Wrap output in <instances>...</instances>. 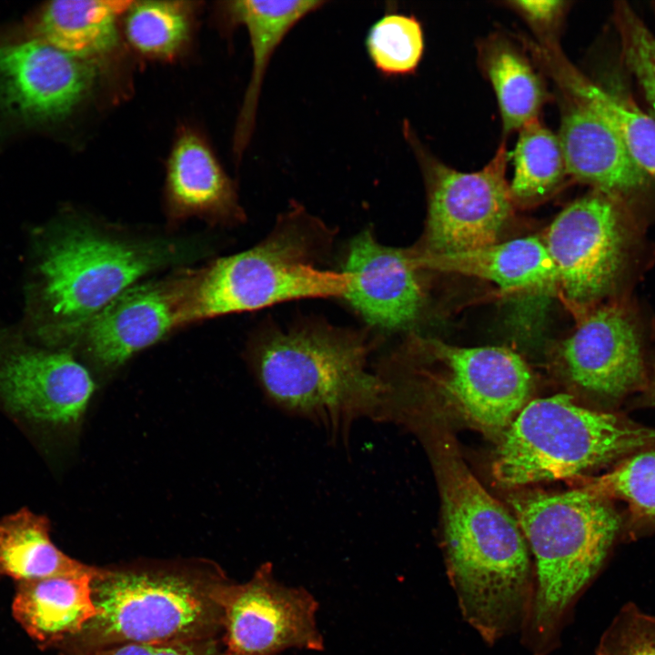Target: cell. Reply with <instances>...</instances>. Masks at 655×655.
Instances as JSON below:
<instances>
[{
  "label": "cell",
  "mask_w": 655,
  "mask_h": 655,
  "mask_svg": "<svg viewBox=\"0 0 655 655\" xmlns=\"http://www.w3.org/2000/svg\"><path fill=\"white\" fill-rule=\"evenodd\" d=\"M532 25L549 28L558 21L564 9L562 1H513L509 3Z\"/></svg>",
  "instance_id": "cell-33"
},
{
  "label": "cell",
  "mask_w": 655,
  "mask_h": 655,
  "mask_svg": "<svg viewBox=\"0 0 655 655\" xmlns=\"http://www.w3.org/2000/svg\"><path fill=\"white\" fill-rule=\"evenodd\" d=\"M365 46L381 75H408L417 69L423 55V30L413 15L386 13L368 29Z\"/></svg>",
  "instance_id": "cell-29"
},
{
  "label": "cell",
  "mask_w": 655,
  "mask_h": 655,
  "mask_svg": "<svg viewBox=\"0 0 655 655\" xmlns=\"http://www.w3.org/2000/svg\"><path fill=\"white\" fill-rule=\"evenodd\" d=\"M99 570L17 582L12 603L15 620L43 647L75 637L96 614L91 581Z\"/></svg>",
  "instance_id": "cell-20"
},
{
  "label": "cell",
  "mask_w": 655,
  "mask_h": 655,
  "mask_svg": "<svg viewBox=\"0 0 655 655\" xmlns=\"http://www.w3.org/2000/svg\"><path fill=\"white\" fill-rule=\"evenodd\" d=\"M486 68L497 95L504 132L519 131L538 118L545 89L522 55L509 45L498 44L487 55Z\"/></svg>",
  "instance_id": "cell-27"
},
{
  "label": "cell",
  "mask_w": 655,
  "mask_h": 655,
  "mask_svg": "<svg viewBox=\"0 0 655 655\" xmlns=\"http://www.w3.org/2000/svg\"><path fill=\"white\" fill-rule=\"evenodd\" d=\"M326 1H255L225 3L230 26L244 25L248 33L253 65L233 136V152L242 157L251 139L264 76L270 59L288 32L305 16L322 7Z\"/></svg>",
  "instance_id": "cell-19"
},
{
  "label": "cell",
  "mask_w": 655,
  "mask_h": 655,
  "mask_svg": "<svg viewBox=\"0 0 655 655\" xmlns=\"http://www.w3.org/2000/svg\"><path fill=\"white\" fill-rule=\"evenodd\" d=\"M605 117L639 167L655 181V116L631 98L606 89L569 68L564 78Z\"/></svg>",
  "instance_id": "cell-28"
},
{
  "label": "cell",
  "mask_w": 655,
  "mask_h": 655,
  "mask_svg": "<svg viewBox=\"0 0 655 655\" xmlns=\"http://www.w3.org/2000/svg\"><path fill=\"white\" fill-rule=\"evenodd\" d=\"M68 655H226L216 637L196 640L123 643L91 650L67 649Z\"/></svg>",
  "instance_id": "cell-32"
},
{
  "label": "cell",
  "mask_w": 655,
  "mask_h": 655,
  "mask_svg": "<svg viewBox=\"0 0 655 655\" xmlns=\"http://www.w3.org/2000/svg\"><path fill=\"white\" fill-rule=\"evenodd\" d=\"M428 345L445 366L442 385L458 412L486 432L507 429L530 396L532 376L525 361L500 347Z\"/></svg>",
  "instance_id": "cell-14"
},
{
  "label": "cell",
  "mask_w": 655,
  "mask_h": 655,
  "mask_svg": "<svg viewBox=\"0 0 655 655\" xmlns=\"http://www.w3.org/2000/svg\"><path fill=\"white\" fill-rule=\"evenodd\" d=\"M562 358L570 382L599 410L620 411L648 384L640 322L620 302L590 311L563 343Z\"/></svg>",
  "instance_id": "cell-11"
},
{
  "label": "cell",
  "mask_w": 655,
  "mask_h": 655,
  "mask_svg": "<svg viewBox=\"0 0 655 655\" xmlns=\"http://www.w3.org/2000/svg\"><path fill=\"white\" fill-rule=\"evenodd\" d=\"M182 277L133 285L81 329L91 357L116 368L182 326Z\"/></svg>",
  "instance_id": "cell-16"
},
{
  "label": "cell",
  "mask_w": 655,
  "mask_h": 655,
  "mask_svg": "<svg viewBox=\"0 0 655 655\" xmlns=\"http://www.w3.org/2000/svg\"><path fill=\"white\" fill-rule=\"evenodd\" d=\"M511 503L534 558L527 624L532 647L542 655L622 540V512L612 500L581 488L519 496Z\"/></svg>",
  "instance_id": "cell-3"
},
{
  "label": "cell",
  "mask_w": 655,
  "mask_h": 655,
  "mask_svg": "<svg viewBox=\"0 0 655 655\" xmlns=\"http://www.w3.org/2000/svg\"><path fill=\"white\" fill-rule=\"evenodd\" d=\"M132 1L49 2L37 22V38L76 57L96 62L119 44L120 17Z\"/></svg>",
  "instance_id": "cell-22"
},
{
  "label": "cell",
  "mask_w": 655,
  "mask_h": 655,
  "mask_svg": "<svg viewBox=\"0 0 655 655\" xmlns=\"http://www.w3.org/2000/svg\"><path fill=\"white\" fill-rule=\"evenodd\" d=\"M96 62L36 38L0 46V108L27 119H58L92 91Z\"/></svg>",
  "instance_id": "cell-15"
},
{
  "label": "cell",
  "mask_w": 655,
  "mask_h": 655,
  "mask_svg": "<svg viewBox=\"0 0 655 655\" xmlns=\"http://www.w3.org/2000/svg\"><path fill=\"white\" fill-rule=\"evenodd\" d=\"M630 408H655V358L650 359L648 384L645 390L628 402Z\"/></svg>",
  "instance_id": "cell-34"
},
{
  "label": "cell",
  "mask_w": 655,
  "mask_h": 655,
  "mask_svg": "<svg viewBox=\"0 0 655 655\" xmlns=\"http://www.w3.org/2000/svg\"><path fill=\"white\" fill-rule=\"evenodd\" d=\"M218 600L226 655H278L288 650L324 649L315 597L304 588L279 581L269 562L246 582L226 580Z\"/></svg>",
  "instance_id": "cell-10"
},
{
  "label": "cell",
  "mask_w": 655,
  "mask_h": 655,
  "mask_svg": "<svg viewBox=\"0 0 655 655\" xmlns=\"http://www.w3.org/2000/svg\"><path fill=\"white\" fill-rule=\"evenodd\" d=\"M94 388L89 372L69 353L0 332V407L35 438L76 425Z\"/></svg>",
  "instance_id": "cell-12"
},
{
  "label": "cell",
  "mask_w": 655,
  "mask_h": 655,
  "mask_svg": "<svg viewBox=\"0 0 655 655\" xmlns=\"http://www.w3.org/2000/svg\"><path fill=\"white\" fill-rule=\"evenodd\" d=\"M651 8L655 17V2ZM611 17L624 66L655 116V30L625 1L614 4Z\"/></svg>",
  "instance_id": "cell-30"
},
{
  "label": "cell",
  "mask_w": 655,
  "mask_h": 655,
  "mask_svg": "<svg viewBox=\"0 0 655 655\" xmlns=\"http://www.w3.org/2000/svg\"><path fill=\"white\" fill-rule=\"evenodd\" d=\"M639 222L627 207L594 190L557 216L543 242L567 300L586 307L620 290L640 252Z\"/></svg>",
  "instance_id": "cell-8"
},
{
  "label": "cell",
  "mask_w": 655,
  "mask_h": 655,
  "mask_svg": "<svg viewBox=\"0 0 655 655\" xmlns=\"http://www.w3.org/2000/svg\"><path fill=\"white\" fill-rule=\"evenodd\" d=\"M180 255L167 242L131 243L83 227L61 233L40 265L45 297L57 320L53 334L82 329L136 280Z\"/></svg>",
  "instance_id": "cell-7"
},
{
  "label": "cell",
  "mask_w": 655,
  "mask_h": 655,
  "mask_svg": "<svg viewBox=\"0 0 655 655\" xmlns=\"http://www.w3.org/2000/svg\"><path fill=\"white\" fill-rule=\"evenodd\" d=\"M166 199L175 219L227 220L242 214L234 183L207 140L191 127L177 133L170 150Z\"/></svg>",
  "instance_id": "cell-18"
},
{
  "label": "cell",
  "mask_w": 655,
  "mask_h": 655,
  "mask_svg": "<svg viewBox=\"0 0 655 655\" xmlns=\"http://www.w3.org/2000/svg\"><path fill=\"white\" fill-rule=\"evenodd\" d=\"M96 568L61 551L50 537V522L23 508L0 519V578L17 582L93 572Z\"/></svg>",
  "instance_id": "cell-23"
},
{
  "label": "cell",
  "mask_w": 655,
  "mask_h": 655,
  "mask_svg": "<svg viewBox=\"0 0 655 655\" xmlns=\"http://www.w3.org/2000/svg\"><path fill=\"white\" fill-rule=\"evenodd\" d=\"M412 251L387 247L369 231L350 243L345 272L350 283L344 297L370 324L393 329L418 315L423 295Z\"/></svg>",
  "instance_id": "cell-17"
},
{
  "label": "cell",
  "mask_w": 655,
  "mask_h": 655,
  "mask_svg": "<svg viewBox=\"0 0 655 655\" xmlns=\"http://www.w3.org/2000/svg\"><path fill=\"white\" fill-rule=\"evenodd\" d=\"M412 254L418 268L477 277L503 289H541L558 284L555 265L544 242L536 237L456 253L412 251Z\"/></svg>",
  "instance_id": "cell-21"
},
{
  "label": "cell",
  "mask_w": 655,
  "mask_h": 655,
  "mask_svg": "<svg viewBox=\"0 0 655 655\" xmlns=\"http://www.w3.org/2000/svg\"><path fill=\"white\" fill-rule=\"evenodd\" d=\"M579 488L626 504L622 540L655 533V448L637 451L600 476L579 477Z\"/></svg>",
  "instance_id": "cell-24"
},
{
  "label": "cell",
  "mask_w": 655,
  "mask_h": 655,
  "mask_svg": "<svg viewBox=\"0 0 655 655\" xmlns=\"http://www.w3.org/2000/svg\"><path fill=\"white\" fill-rule=\"evenodd\" d=\"M514 163L509 185L514 204L526 206L544 200L569 176L559 136L538 118L519 130Z\"/></svg>",
  "instance_id": "cell-26"
},
{
  "label": "cell",
  "mask_w": 655,
  "mask_h": 655,
  "mask_svg": "<svg viewBox=\"0 0 655 655\" xmlns=\"http://www.w3.org/2000/svg\"><path fill=\"white\" fill-rule=\"evenodd\" d=\"M323 225L293 206L257 246L183 276L182 325L303 298L344 297L350 277L317 267Z\"/></svg>",
  "instance_id": "cell-4"
},
{
  "label": "cell",
  "mask_w": 655,
  "mask_h": 655,
  "mask_svg": "<svg viewBox=\"0 0 655 655\" xmlns=\"http://www.w3.org/2000/svg\"><path fill=\"white\" fill-rule=\"evenodd\" d=\"M650 448L654 428L560 394L527 403L505 431L492 472L505 486H520L613 466Z\"/></svg>",
  "instance_id": "cell-6"
},
{
  "label": "cell",
  "mask_w": 655,
  "mask_h": 655,
  "mask_svg": "<svg viewBox=\"0 0 655 655\" xmlns=\"http://www.w3.org/2000/svg\"><path fill=\"white\" fill-rule=\"evenodd\" d=\"M566 102L558 136L568 175L619 202L640 218L655 181L636 164L597 108L564 81Z\"/></svg>",
  "instance_id": "cell-13"
},
{
  "label": "cell",
  "mask_w": 655,
  "mask_h": 655,
  "mask_svg": "<svg viewBox=\"0 0 655 655\" xmlns=\"http://www.w3.org/2000/svg\"><path fill=\"white\" fill-rule=\"evenodd\" d=\"M196 5L188 1H132L124 14L126 38L146 58L173 60L190 42Z\"/></svg>",
  "instance_id": "cell-25"
},
{
  "label": "cell",
  "mask_w": 655,
  "mask_h": 655,
  "mask_svg": "<svg viewBox=\"0 0 655 655\" xmlns=\"http://www.w3.org/2000/svg\"><path fill=\"white\" fill-rule=\"evenodd\" d=\"M369 351L363 334L316 323L269 328L251 362L270 406L314 424L329 443L348 445L355 423L378 414L383 385Z\"/></svg>",
  "instance_id": "cell-2"
},
{
  "label": "cell",
  "mask_w": 655,
  "mask_h": 655,
  "mask_svg": "<svg viewBox=\"0 0 655 655\" xmlns=\"http://www.w3.org/2000/svg\"><path fill=\"white\" fill-rule=\"evenodd\" d=\"M404 133L418 153L428 185L425 248L419 252L456 253L499 242L514 205L505 176V146L481 170L460 172L428 158L406 126Z\"/></svg>",
  "instance_id": "cell-9"
},
{
  "label": "cell",
  "mask_w": 655,
  "mask_h": 655,
  "mask_svg": "<svg viewBox=\"0 0 655 655\" xmlns=\"http://www.w3.org/2000/svg\"><path fill=\"white\" fill-rule=\"evenodd\" d=\"M448 577L464 620L484 638L526 617L533 594L522 531L508 510L446 450L438 456Z\"/></svg>",
  "instance_id": "cell-1"
},
{
  "label": "cell",
  "mask_w": 655,
  "mask_h": 655,
  "mask_svg": "<svg viewBox=\"0 0 655 655\" xmlns=\"http://www.w3.org/2000/svg\"><path fill=\"white\" fill-rule=\"evenodd\" d=\"M218 572L188 568L100 569L91 581L96 614L67 649L186 641L222 631Z\"/></svg>",
  "instance_id": "cell-5"
},
{
  "label": "cell",
  "mask_w": 655,
  "mask_h": 655,
  "mask_svg": "<svg viewBox=\"0 0 655 655\" xmlns=\"http://www.w3.org/2000/svg\"><path fill=\"white\" fill-rule=\"evenodd\" d=\"M595 655H655V616L625 603L602 633Z\"/></svg>",
  "instance_id": "cell-31"
}]
</instances>
